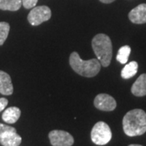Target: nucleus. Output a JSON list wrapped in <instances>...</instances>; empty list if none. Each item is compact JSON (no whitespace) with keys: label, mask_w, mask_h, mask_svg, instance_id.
Masks as SVG:
<instances>
[{"label":"nucleus","mask_w":146,"mask_h":146,"mask_svg":"<svg viewBox=\"0 0 146 146\" xmlns=\"http://www.w3.org/2000/svg\"><path fill=\"white\" fill-rule=\"evenodd\" d=\"M10 31V25L7 22H0V46H2L6 39L7 38V36L9 34Z\"/></svg>","instance_id":"nucleus-16"},{"label":"nucleus","mask_w":146,"mask_h":146,"mask_svg":"<svg viewBox=\"0 0 146 146\" xmlns=\"http://www.w3.org/2000/svg\"><path fill=\"white\" fill-rule=\"evenodd\" d=\"M92 47L97 58L102 67H108L112 58V42L109 36L104 33L97 34L93 38Z\"/></svg>","instance_id":"nucleus-3"},{"label":"nucleus","mask_w":146,"mask_h":146,"mask_svg":"<svg viewBox=\"0 0 146 146\" xmlns=\"http://www.w3.org/2000/svg\"><path fill=\"white\" fill-rule=\"evenodd\" d=\"M7 104H8V101L7 98H0V112L5 109V107L7 106Z\"/></svg>","instance_id":"nucleus-19"},{"label":"nucleus","mask_w":146,"mask_h":146,"mask_svg":"<svg viewBox=\"0 0 146 146\" xmlns=\"http://www.w3.org/2000/svg\"><path fill=\"white\" fill-rule=\"evenodd\" d=\"M112 138V132L109 125L104 122H98L91 131V140L97 145H105Z\"/></svg>","instance_id":"nucleus-4"},{"label":"nucleus","mask_w":146,"mask_h":146,"mask_svg":"<svg viewBox=\"0 0 146 146\" xmlns=\"http://www.w3.org/2000/svg\"><path fill=\"white\" fill-rule=\"evenodd\" d=\"M128 17L134 24H145L146 23V4L142 3L133 8L128 14Z\"/></svg>","instance_id":"nucleus-8"},{"label":"nucleus","mask_w":146,"mask_h":146,"mask_svg":"<svg viewBox=\"0 0 146 146\" xmlns=\"http://www.w3.org/2000/svg\"><path fill=\"white\" fill-rule=\"evenodd\" d=\"M94 106L97 109L102 111H112L116 108V101L110 95L106 94H98L94 99Z\"/></svg>","instance_id":"nucleus-7"},{"label":"nucleus","mask_w":146,"mask_h":146,"mask_svg":"<svg viewBox=\"0 0 146 146\" xmlns=\"http://www.w3.org/2000/svg\"><path fill=\"white\" fill-rule=\"evenodd\" d=\"M100 1L103 3H111L112 2H114L115 0H100Z\"/></svg>","instance_id":"nucleus-20"},{"label":"nucleus","mask_w":146,"mask_h":146,"mask_svg":"<svg viewBox=\"0 0 146 146\" xmlns=\"http://www.w3.org/2000/svg\"><path fill=\"white\" fill-rule=\"evenodd\" d=\"M128 146H142V145H130Z\"/></svg>","instance_id":"nucleus-21"},{"label":"nucleus","mask_w":146,"mask_h":146,"mask_svg":"<svg viewBox=\"0 0 146 146\" xmlns=\"http://www.w3.org/2000/svg\"><path fill=\"white\" fill-rule=\"evenodd\" d=\"M22 6L21 0H0V9L3 11H18Z\"/></svg>","instance_id":"nucleus-13"},{"label":"nucleus","mask_w":146,"mask_h":146,"mask_svg":"<svg viewBox=\"0 0 146 146\" xmlns=\"http://www.w3.org/2000/svg\"><path fill=\"white\" fill-rule=\"evenodd\" d=\"M131 93L136 97L146 95V74L141 75L131 86Z\"/></svg>","instance_id":"nucleus-11"},{"label":"nucleus","mask_w":146,"mask_h":146,"mask_svg":"<svg viewBox=\"0 0 146 146\" xmlns=\"http://www.w3.org/2000/svg\"><path fill=\"white\" fill-rule=\"evenodd\" d=\"M21 1H22L23 6L26 9H29V8H33L36 7L37 3V0H21Z\"/></svg>","instance_id":"nucleus-18"},{"label":"nucleus","mask_w":146,"mask_h":146,"mask_svg":"<svg viewBox=\"0 0 146 146\" xmlns=\"http://www.w3.org/2000/svg\"><path fill=\"white\" fill-rule=\"evenodd\" d=\"M49 138L53 146H72L74 143L73 136L65 131H51Z\"/></svg>","instance_id":"nucleus-6"},{"label":"nucleus","mask_w":146,"mask_h":146,"mask_svg":"<svg viewBox=\"0 0 146 146\" xmlns=\"http://www.w3.org/2000/svg\"><path fill=\"white\" fill-rule=\"evenodd\" d=\"M69 63L76 72L85 77H94L101 70V63L98 58L83 60L76 52L71 54Z\"/></svg>","instance_id":"nucleus-2"},{"label":"nucleus","mask_w":146,"mask_h":146,"mask_svg":"<svg viewBox=\"0 0 146 146\" xmlns=\"http://www.w3.org/2000/svg\"><path fill=\"white\" fill-rule=\"evenodd\" d=\"M7 131H16V128H14L13 127L0 123V136H2L4 133L7 132Z\"/></svg>","instance_id":"nucleus-17"},{"label":"nucleus","mask_w":146,"mask_h":146,"mask_svg":"<svg viewBox=\"0 0 146 146\" xmlns=\"http://www.w3.org/2000/svg\"><path fill=\"white\" fill-rule=\"evenodd\" d=\"M0 94L7 96L13 94V85L11 76L3 71H0Z\"/></svg>","instance_id":"nucleus-9"},{"label":"nucleus","mask_w":146,"mask_h":146,"mask_svg":"<svg viewBox=\"0 0 146 146\" xmlns=\"http://www.w3.org/2000/svg\"><path fill=\"white\" fill-rule=\"evenodd\" d=\"M21 110L16 106H11L6 110L2 115V118L7 123H15L21 117Z\"/></svg>","instance_id":"nucleus-12"},{"label":"nucleus","mask_w":146,"mask_h":146,"mask_svg":"<svg viewBox=\"0 0 146 146\" xmlns=\"http://www.w3.org/2000/svg\"><path fill=\"white\" fill-rule=\"evenodd\" d=\"M21 141V136L16 131H7L0 136V144L3 146H19Z\"/></svg>","instance_id":"nucleus-10"},{"label":"nucleus","mask_w":146,"mask_h":146,"mask_svg":"<svg viewBox=\"0 0 146 146\" xmlns=\"http://www.w3.org/2000/svg\"><path fill=\"white\" fill-rule=\"evenodd\" d=\"M137 71H138V63L135 61H132L128 64H127L123 68L121 72V76L123 79H130L136 75Z\"/></svg>","instance_id":"nucleus-14"},{"label":"nucleus","mask_w":146,"mask_h":146,"mask_svg":"<svg viewBox=\"0 0 146 146\" xmlns=\"http://www.w3.org/2000/svg\"><path fill=\"white\" fill-rule=\"evenodd\" d=\"M51 17V11L46 6L34 7L28 16V21L33 26H37Z\"/></svg>","instance_id":"nucleus-5"},{"label":"nucleus","mask_w":146,"mask_h":146,"mask_svg":"<svg viewBox=\"0 0 146 146\" xmlns=\"http://www.w3.org/2000/svg\"><path fill=\"white\" fill-rule=\"evenodd\" d=\"M131 53V47L129 46H123L120 48L118 51L117 56H116V59L120 63L125 64L127 60H128V57L130 55Z\"/></svg>","instance_id":"nucleus-15"},{"label":"nucleus","mask_w":146,"mask_h":146,"mask_svg":"<svg viewBox=\"0 0 146 146\" xmlns=\"http://www.w3.org/2000/svg\"><path fill=\"white\" fill-rule=\"evenodd\" d=\"M123 127L127 136L143 135L146 131V113L141 109L128 111L123 117Z\"/></svg>","instance_id":"nucleus-1"}]
</instances>
